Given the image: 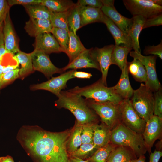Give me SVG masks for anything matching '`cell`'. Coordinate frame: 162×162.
Here are the masks:
<instances>
[{
  "label": "cell",
  "mask_w": 162,
  "mask_h": 162,
  "mask_svg": "<svg viewBox=\"0 0 162 162\" xmlns=\"http://www.w3.org/2000/svg\"><path fill=\"white\" fill-rule=\"evenodd\" d=\"M72 130L53 132L38 127H26L21 130L19 139L39 162H71L67 144Z\"/></svg>",
  "instance_id": "6da1fadb"
},
{
  "label": "cell",
  "mask_w": 162,
  "mask_h": 162,
  "mask_svg": "<svg viewBox=\"0 0 162 162\" xmlns=\"http://www.w3.org/2000/svg\"><path fill=\"white\" fill-rule=\"evenodd\" d=\"M58 98L55 106L69 110L75 117L77 124L82 125L97 120V114L83 97L68 90L62 91Z\"/></svg>",
  "instance_id": "7a4b0ae2"
},
{
  "label": "cell",
  "mask_w": 162,
  "mask_h": 162,
  "mask_svg": "<svg viewBox=\"0 0 162 162\" xmlns=\"http://www.w3.org/2000/svg\"><path fill=\"white\" fill-rule=\"evenodd\" d=\"M110 142L117 146L129 148L137 158L148 151L142 134L131 130L120 122L111 130Z\"/></svg>",
  "instance_id": "3957f363"
},
{
  "label": "cell",
  "mask_w": 162,
  "mask_h": 162,
  "mask_svg": "<svg viewBox=\"0 0 162 162\" xmlns=\"http://www.w3.org/2000/svg\"><path fill=\"white\" fill-rule=\"evenodd\" d=\"M68 91L98 103L110 102L118 104L123 100L116 92L113 87H109L105 85L101 78L89 86H76Z\"/></svg>",
  "instance_id": "277c9868"
},
{
  "label": "cell",
  "mask_w": 162,
  "mask_h": 162,
  "mask_svg": "<svg viewBox=\"0 0 162 162\" xmlns=\"http://www.w3.org/2000/svg\"><path fill=\"white\" fill-rule=\"evenodd\" d=\"M130 100L134 110L146 122L154 115V92L145 84L141 83L134 90Z\"/></svg>",
  "instance_id": "5b68a950"
},
{
  "label": "cell",
  "mask_w": 162,
  "mask_h": 162,
  "mask_svg": "<svg viewBox=\"0 0 162 162\" xmlns=\"http://www.w3.org/2000/svg\"><path fill=\"white\" fill-rule=\"evenodd\" d=\"M118 107L121 122L131 130L142 134L146 122L134 110L130 99H123L118 104Z\"/></svg>",
  "instance_id": "8992f818"
},
{
  "label": "cell",
  "mask_w": 162,
  "mask_h": 162,
  "mask_svg": "<svg viewBox=\"0 0 162 162\" xmlns=\"http://www.w3.org/2000/svg\"><path fill=\"white\" fill-rule=\"evenodd\" d=\"M88 105L111 130L120 122L118 104L110 102L98 103L86 99Z\"/></svg>",
  "instance_id": "52a82bcc"
},
{
  "label": "cell",
  "mask_w": 162,
  "mask_h": 162,
  "mask_svg": "<svg viewBox=\"0 0 162 162\" xmlns=\"http://www.w3.org/2000/svg\"><path fill=\"white\" fill-rule=\"evenodd\" d=\"M127 9L133 16H140L148 19L162 14V6L151 0H123Z\"/></svg>",
  "instance_id": "ba28073f"
},
{
  "label": "cell",
  "mask_w": 162,
  "mask_h": 162,
  "mask_svg": "<svg viewBox=\"0 0 162 162\" xmlns=\"http://www.w3.org/2000/svg\"><path fill=\"white\" fill-rule=\"evenodd\" d=\"M129 53L130 56L134 59L140 60L145 68L147 80L145 85L153 92L162 88L156 71L157 56L154 55L144 56L134 51H131Z\"/></svg>",
  "instance_id": "9c48e42d"
},
{
  "label": "cell",
  "mask_w": 162,
  "mask_h": 162,
  "mask_svg": "<svg viewBox=\"0 0 162 162\" xmlns=\"http://www.w3.org/2000/svg\"><path fill=\"white\" fill-rule=\"evenodd\" d=\"M76 70H71L61 74L58 76L52 77L46 81L33 85L31 86V89L33 91L38 90L47 91L55 94L58 97L62 90L67 87V82L70 79L74 78L73 75Z\"/></svg>",
  "instance_id": "30bf717a"
},
{
  "label": "cell",
  "mask_w": 162,
  "mask_h": 162,
  "mask_svg": "<svg viewBox=\"0 0 162 162\" xmlns=\"http://www.w3.org/2000/svg\"><path fill=\"white\" fill-rule=\"evenodd\" d=\"M30 54L34 71L41 72L48 79L55 74H62L64 72L62 68H58L53 64L49 55L46 53L34 50Z\"/></svg>",
  "instance_id": "8fae6325"
},
{
  "label": "cell",
  "mask_w": 162,
  "mask_h": 162,
  "mask_svg": "<svg viewBox=\"0 0 162 162\" xmlns=\"http://www.w3.org/2000/svg\"><path fill=\"white\" fill-rule=\"evenodd\" d=\"M114 46L113 44L106 46L101 48H92V53L98 62L102 73L103 83L107 86L106 78L109 68L111 64V58Z\"/></svg>",
  "instance_id": "7c38bea8"
},
{
  "label": "cell",
  "mask_w": 162,
  "mask_h": 162,
  "mask_svg": "<svg viewBox=\"0 0 162 162\" xmlns=\"http://www.w3.org/2000/svg\"><path fill=\"white\" fill-rule=\"evenodd\" d=\"M162 128V118L157 116L154 115L146 122L142 135L149 152L155 141L160 137Z\"/></svg>",
  "instance_id": "4fadbf2b"
},
{
  "label": "cell",
  "mask_w": 162,
  "mask_h": 162,
  "mask_svg": "<svg viewBox=\"0 0 162 162\" xmlns=\"http://www.w3.org/2000/svg\"><path fill=\"white\" fill-rule=\"evenodd\" d=\"M3 32L7 52L15 55L20 50L19 40L14 28L9 11L4 22Z\"/></svg>",
  "instance_id": "5bb4252c"
},
{
  "label": "cell",
  "mask_w": 162,
  "mask_h": 162,
  "mask_svg": "<svg viewBox=\"0 0 162 162\" xmlns=\"http://www.w3.org/2000/svg\"><path fill=\"white\" fill-rule=\"evenodd\" d=\"M33 45L34 50L41 51L48 55L63 52L58 43L51 33H44L35 37Z\"/></svg>",
  "instance_id": "9a60e30c"
},
{
  "label": "cell",
  "mask_w": 162,
  "mask_h": 162,
  "mask_svg": "<svg viewBox=\"0 0 162 162\" xmlns=\"http://www.w3.org/2000/svg\"><path fill=\"white\" fill-rule=\"evenodd\" d=\"M101 10L103 14L109 18L120 29L128 35L133 24V19L127 18L119 13L114 4L103 5Z\"/></svg>",
  "instance_id": "2e32d148"
},
{
  "label": "cell",
  "mask_w": 162,
  "mask_h": 162,
  "mask_svg": "<svg viewBox=\"0 0 162 162\" xmlns=\"http://www.w3.org/2000/svg\"><path fill=\"white\" fill-rule=\"evenodd\" d=\"M83 68H94L100 71L99 64L92 53V48L86 49L62 68L64 72L69 69L77 70Z\"/></svg>",
  "instance_id": "e0dca14e"
},
{
  "label": "cell",
  "mask_w": 162,
  "mask_h": 162,
  "mask_svg": "<svg viewBox=\"0 0 162 162\" xmlns=\"http://www.w3.org/2000/svg\"><path fill=\"white\" fill-rule=\"evenodd\" d=\"M103 23L106 26L108 30L114 38L115 45L132 48L131 38L120 29L108 17L104 14Z\"/></svg>",
  "instance_id": "ac0fdd59"
},
{
  "label": "cell",
  "mask_w": 162,
  "mask_h": 162,
  "mask_svg": "<svg viewBox=\"0 0 162 162\" xmlns=\"http://www.w3.org/2000/svg\"><path fill=\"white\" fill-rule=\"evenodd\" d=\"M53 28L50 20L30 18L26 22L24 28L28 34L35 37L45 33H51Z\"/></svg>",
  "instance_id": "d6986e66"
},
{
  "label": "cell",
  "mask_w": 162,
  "mask_h": 162,
  "mask_svg": "<svg viewBox=\"0 0 162 162\" xmlns=\"http://www.w3.org/2000/svg\"><path fill=\"white\" fill-rule=\"evenodd\" d=\"M80 14L81 28L93 23H103L104 14L101 9L80 6Z\"/></svg>",
  "instance_id": "ffe728a7"
},
{
  "label": "cell",
  "mask_w": 162,
  "mask_h": 162,
  "mask_svg": "<svg viewBox=\"0 0 162 162\" xmlns=\"http://www.w3.org/2000/svg\"><path fill=\"white\" fill-rule=\"evenodd\" d=\"M129 73L128 65L125 69L122 71L118 83L113 87L116 92L123 99H130L134 91L130 82Z\"/></svg>",
  "instance_id": "44dd1931"
},
{
  "label": "cell",
  "mask_w": 162,
  "mask_h": 162,
  "mask_svg": "<svg viewBox=\"0 0 162 162\" xmlns=\"http://www.w3.org/2000/svg\"><path fill=\"white\" fill-rule=\"evenodd\" d=\"M133 24L129 32L128 35L132 40V48L134 51L141 53V49L139 44V37L146 19L140 16H133Z\"/></svg>",
  "instance_id": "7402d4cb"
},
{
  "label": "cell",
  "mask_w": 162,
  "mask_h": 162,
  "mask_svg": "<svg viewBox=\"0 0 162 162\" xmlns=\"http://www.w3.org/2000/svg\"><path fill=\"white\" fill-rule=\"evenodd\" d=\"M136 158L135 154L129 148L117 146L110 152L106 162H130Z\"/></svg>",
  "instance_id": "603a6c76"
},
{
  "label": "cell",
  "mask_w": 162,
  "mask_h": 162,
  "mask_svg": "<svg viewBox=\"0 0 162 162\" xmlns=\"http://www.w3.org/2000/svg\"><path fill=\"white\" fill-rule=\"evenodd\" d=\"M103 124H97L94 130L93 142L97 149L110 142L111 130Z\"/></svg>",
  "instance_id": "cb8c5ba5"
},
{
  "label": "cell",
  "mask_w": 162,
  "mask_h": 162,
  "mask_svg": "<svg viewBox=\"0 0 162 162\" xmlns=\"http://www.w3.org/2000/svg\"><path fill=\"white\" fill-rule=\"evenodd\" d=\"M132 48L114 45L111 58V64L118 66L122 71L128 66L127 58Z\"/></svg>",
  "instance_id": "d4e9b609"
},
{
  "label": "cell",
  "mask_w": 162,
  "mask_h": 162,
  "mask_svg": "<svg viewBox=\"0 0 162 162\" xmlns=\"http://www.w3.org/2000/svg\"><path fill=\"white\" fill-rule=\"evenodd\" d=\"M69 44L68 49L65 52L69 58L68 63L71 62L87 49L76 34L69 31Z\"/></svg>",
  "instance_id": "484cf974"
},
{
  "label": "cell",
  "mask_w": 162,
  "mask_h": 162,
  "mask_svg": "<svg viewBox=\"0 0 162 162\" xmlns=\"http://www.w3.org/2000/svg\"><path fill=\"white\" fill-rule=\"evenodd\" d=\"M14 56L21 66L20 69L19 78L23 79L34 71L30 53H26L20 50Z\"/></svg>",
  "instance_id": "4316f807"
},
{
  "label": "cell",
  "mask_w": 162,
  "mask_h": 162,
  "mask_svg": "<svg viewBox=\"0 0 162 162\" xmlns=\"http://www.w3.org/2000/svg\"><path fill=\"white\" fill-rule=\"evenodd\" d=\"M24 7L30 18L50 20L52 12L45 6L40 4Z\"/></svg>",
  "instance_id": "83f0119b"
},
{
  "label": "cell",
  "mask_w": 162,
  "mask_h": 162,
  "mask_svg": "<svg viewBox=\"0 0 162 162\" xmlns=\"http://www.w3.org/2000/svg\"><path fill=\"white\" fill-rule=\"evenodd\" d=\"M129 72L136 81L145 83L147 80V76L145 67L140 60L134 59L133 61L128 62Z\"/></svg>",
  "instance_id": "f1b7e54d"
},
{
  "label": "cell",
  "mask_w": 162,
  "mask_h": 162,
  "mask_svg": "<svg viewBox=\"0 0 162 162\" xmlns=\"http://www.w3.org/2000/svg\"><path fill=\"white\" fill-rule=\"evenodd\" d=\"M40 4L52 12L59 13L68 11L75 3L70 0H42Z\"/></svg>",
  "instance_id": "f546056e"
},
{
  "label": "cell",
  "mask_w": 162,
  "mask_h": 162,
  "mask_svg": "<svg viewBox=\"0 0 162 162\" xmlns=\"http://www.w3.org/2000/svg\"><path fill=\"white\" fill-rule=\"evenodd\" d=\"M80 5L77 3L68 10L67 21L69 31L75 34L81 28V20L80 14Z\"/></svg>",
  "instance_id": "4dcf8cb0"
},
{
  "label": "cell",
  "mask_w": 162,
  "mask_h": 162,
  "mask_svg": "<svg viewBox=\"0 0 162 162\" xmlns=\"http://www.w3.org/2000/svg\"><path fill=\"white\" fill-rule=\"evenodd\" d=\"M82 128V125L76 124L72 130L67 144L69 154L76 151L82 144L81 138Z\"/></svg>",
  "instance_id": "1f68e13d"
},
{
  "label": "cell",
  "mask_w": 162,
  "mask_h": 162,
  "mask_svg": "<svg viewBox=\"0 0 162 162\" xmlns=\"http://www.w3.org/2000/svg\"><path fill=\"white\" fill-rule=\"evenodd\" d=\"M116 146L110 142L105 146L97 149L86 160L88 162H106L110 152Z\"/></svg>",
  "instance_id": "d6a6232c"
},
{
  "label": "cell",
  "mask_w": 162,
  "mask_h": 162,
  "mask_svg": "<svg viewBox=\"0 0 162 162\" xmlns=\"http://www.w3.org/2000/svg\"><path fill=\"white\" fill-rule=\"evenodd\" d=\"M51 33L58 43L63 52L65 53L69 44V31L63 28L53 27Z\"/></svg>",
  "instance_id": "836d02e7"
},
{
  "label": "cell",
  "mask_w": 162,
  "mask_h": 162,
  "mask_svg": "<svg viewBox=\"0 0 162 162\" xmlns=\"http://www.w3.org/2000/svg\"><path fill=\"white\" fill-rule=\"evenodd\" d=\"M95 149H97L93 143H82L76 151L69 155L86 160L93 154Z\"/></svg>",
  "instance_id": "e575fe53"
},
{
  "label": "cell",
  "mask_w": 162,
  "mask_h": 162,
  "mask_svg": "<svg viewBox=\"0 0 162 162\" xmlns=\"http://www.w3.org/2000/svg\"><path fill=\"white\" fill-rule=\"evenodd\" d=\"M68 10L62 12H52L50 21L53 27L63 28L69 31L67 21Z\"/></svg>",
  "instance_id": "d590c367"
},
{
  "label": "cell",
  "mask_w": 162,
  "mask_h": 162,
  "mask_svg": "<svg viewBox=\"0 0 162 162\" xmlns=\"http://www.w3.org/2000/svg\"><path fill=\"white\" fill-rule=\"evenodd\" d=\"M0 62L4 68L3 74L18 68L19 65L14 55L8 52L2 56Z\"/></svg>",
  "instance_id": "8d00e7d4"
},
{
  "label": "cell",
  "mask_w": 162,
  "mask_h": 162,
  "mask_svg": "<svg viewBox=\"0 0 162 162\" xmlns=\"http://www.w3.org/2000/svg\"><path fill=\"white\" fill-rule=\"evenodd\" d=\"M94 122H91L82 125L81 138L82 143H92L94 130L96 125Z\"/></svg>",
  "instance_id": "74e56055"
},
{
  "label": "cell",
  "mask_w": 162,
  "mask_h": 162,
  "mask_svg": "<svg viewBox=\"0 0 162 162\" xmlns=\"http://www.w3.org/2000/svg\"><path fill=\"white\" fill-rule=\"evenodd\" d=\"M20 69L18 68L3 74L0 78V89L6 85L19 78Z\"/></svg>",
  "instance_id": "f35d334b"
},
{
  "label": "cell",
  "mask_w": 162,
  "mask_h": 162,
  "mask_svg": "<svg viewBox=\"0 0 162 162\" xmlns=\"http://www.w3.org/2000/svg\"><path fill=\"white\" fill-rule=\"evenodd\" d=\"M154 115L162 118V88L154 92Z\"/></svg>",
  "instance_id": "ab89813d"
},
{
  "label": "cell",
  "mask_w": 162,
  "mask_h": 162,
  "mask_svg": "<svg viewBox=\"0 0 162 162\" xmlns=\"http://www.w3.org/2000/svg\"><path fill=\"white\" fill-rule=\"evenodd\" d=\"M143 53L146 55L150 54L158 56L162 59V42L156 46H149L145 47Z\"/></svg>",
  "instance_id": "60d3db41"
},
{
  "label": "cell",
  "mask_w": 162,
  "mask_h": 162,
  "mask_svg": "<svg viewBox=\"0 0 162 162\" xmlns=\"http://www.w3.org/2000/svg\"><path fill=\"white\" fill-rule=\"evenodd\" d=\"M162 25V14L152 17L146 19L143 29L152 26H158Z\"/></svg>",
  "instance_id": "b9f144b4"
},
{
  "label": "cell",
  "mask_w": 162,
  "mask_h": 162,
  "mask_svg": "<svg viewBox=\"0 0 162 162\" xmlns=\"http://www.w3.org/2000/svg\"><path fill=\"white\" fill-rule=\"evenodd\" d=\"M76 3L80 6H89L100 9L103 6L101 0H79Z\"/></svg>",
  "instance_id": "7bdbcfd3"
},
{
  "label": "cell",
  "mask_w": 162,
  "mask_h": 162,
  "mask_svg": "<svg viewBox=\"0 0 162 162\" xmlns=\"http://www.w3.org/2000/svg\"><path fill=\"white\" fill-rule=\"evenodd\" d=\"M10 8L7 0H0V24L4 22Z\"/></svg>",
  "instance_id": "ee69618b"
},
{
  "label": "cell",
  "mask_w": 162,
  "mask_h": 162,
  "mask_svg": "<svg viewBox=\"0 0 162 162\" xmlns=\"http://www.w3.org/2000/svg\"><path fill=\"white\" fill-rule=\"evenodd\" d=\"M42 0H7L9 6H11L17 4L26 5L40 4Z\"/></svg>",
  "instance_id": "f6af8a7d"
},
{
  "label": "cell",
  "mask_w": 162,
  "mask_h": 162,
  "mask_svg": "<svg viewBox=\"0 0 162 162\" xmlns=\"http://www.w3.org/2000/svg\"><path fill=\"white\" fill-rule=\"evenodd\" d=\"M162 156L161 151L155 150L154 152L151 153L149 162H159Z\"/></svg>",
  "instance_id": "bcb514c9"
},
{
  "label": "cell",
  "mask_w": 162,
  "mask_h": 162,
  "mask_svg": "<svg viewBox=\"0 0 162 162\" xmlns=\"http://www.w3.org/2000/svg\"><path fill=\"white\" fill-rule=\"evenodd\" d=\"M73 76L74 78L80 79H89L92 75L91 73L82 71H78L76 70L74 73Z\"/></svg>",
  "instance_id": "7dc6e473"
},
{
  "label": "cell",
  "mask_w": 162,
  "mask_h": 162,
  "mask_svg": "<svg viewBox=\"0 0 162 162\" xmlns=\"http://www.w3.org/2000/svg\"><path fill=\"white\" fill-rule=\"evenodd\" d=\"M7 53L5 46L4 37L3 33L0 38V61L2 56Z\"/></svg>",
  "instance_id": "c3c4849f"
},
{
  "label": "cell",
  "mask_w": 162,
  "mask_h": 162,
  "mask_svg": "<svg viewBox=\"0 0 162 162\" xmlns=\"http://www.w3.org/2000/svg\"><path fill=\"white\" fill-rule=\"evenodd\" d=\"M0 162H14L13 158L9 155L0 157Z\"/></svg>",
  "instance_id": "681fc988"
},
{
  "label": "cell",
  "mask_w": 162,
  "mask_h": 162,
  "mask_svg": "<svg viewBox=\"0 0 162 162\" xmlns=\"http://www.w3.org/2000/svg\"><path fill=\"white\" fill-rule=\"evenodd\" d=\"M70 159L71 162H88L86 160H84L75 157L70 156Z\"/></svg>",
  "instance_id": "f907efd6"
},
{
  "label": "cell",
  "mask_w": 162,
  "mask_h": 162,
  "mask_svg": "<svg viewBox=\"0 0 162 162\" xmlns=\"http://www.w3.org/2000/svg\"><path fill=\"white\" fill-rule=\"evenodd\" d=\"M131 162H146V157L144 155H141L131 161Z\"/></svg>",
  "instance_id": "816d5d0a"
},
{
  "label": "cell",
  "mask_w": 162,
  "mask_h": 162,
  "mask_svg": "<svg viewBox=\"0 0 162 162\" xmlns=\"http://www.w3.org/2000/svg\"><path fill=\"white\" fill-rule=\"evenodd\" d=\"M154 4L162 6V0H151Z\"/></svg>",
  "instance_id": "f5cc1de1"
},
{
  "label": "cell",
  "mask_w": 162,
  "mask_h": 162,
  "mask_svg": "<svg viewBox=\"0 0 162 162\" xmlns=\"http://www.w3.org/2000/svg\"><path fill=\"white\" fill-rule=\"evenodd\" d=\"M4 69V67L1 64L0 61V78L3 74Z\"/></svg>",
  "instance_id": "db71d44e"
},
{
  "label": "cell",
  "mask_w": 162,
  "mask_h": 162,
  "mask_svg": "<svg viewBox=\"0 0 162 162\" xmlns=\"http://www.w3.org/2000/svg\"><path fill=\"white\" fill-rule=\"evenodd\" d=\"M4 22L0 24V38L2 34L3 33V27Z\"/></svg>",
  "instance_id": "11a10c76"
},
{
  "label": "cell",
  "mask_w": 162,
  "mask_h": 162,
  "mask_svg": "<svg viewBox=\"0 0 162 162\" xmlns=\"http://www.w3.org/2000/svg\"><path fill=\"white\" fill-rule=\"evenodd\" d=\"M130 162H131V161Z\"/></svg>",
  "instance_id": "9f6ffc18"
},
{
  "label": "cell",
  "mask_w": 162,
  "mask_h": 162,
  "mask_svg": "<svg viewBox=\"0 0 162 162\" xmlns=\"http://www.w3.org/2000/svg\"></svg>",
  "instance_id": "6f0895ef"
}]
</instances>
